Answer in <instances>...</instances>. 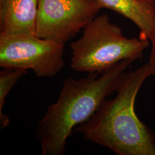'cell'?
<instances>
[{
    "mask_svg": "<svg viewBox=\"0 0 155 155\" xmlns=\"http://www.w3.org/2000/svg\"><path fill=\"white\" fill-rule=\"evenodd\" d=\"M151 75L145 63L122 75L113 100H106L86 122L74 129L84 139L118 155H155V139L137 116L134 104L139 90Z\"/></svg>",
    "mask_w": 155,
    "mask_h": 155,
    "instance_id": "1",
    "label": "cell"
},
{
    "mask_svg": "<svg viewBox=\"0 0 155 155\" xmlns=\"http://www.w3.org/2000/svg\"><path fill=\"white\" fill-rule=\"evenodd\" d=\"M133 61L119 62L104 72L86 77L67 78L58 99L49 106L39 121L36 135L41 155H62L74 129L86 122L110 94L116 91L124 73Z\"/></svg>",
    "mask_w": 155,
    "mask_h": 155,
    "instance_id": "2",
    "label": "cell"
},
{
    "mask_svg": "<svg viewBox=\"0 0 155 155\" xmlns=\"http://www.w3.org/2000/svg\"><path fill=\"white\" fill-rule=\"evenodd\" d=\"M149 40L128 38L105 14L83 28L80 39L71 42L70 67L78 72L101 74L124 60L140 59Z\"/></svg>",
    "mask_w": 155,
    "mask_h": 155,
    "instance_id": "3",
    "label": "cell"
},
{
    "mask_svg": "<svg viewBox=\"0 0 155 155\" xmlns=\"http://www.w3.org/2000/svg\"><path fill=\"white\" fill-rule=\"evenodd\" d=\"M64 44L35 34H0V67L31 70L40 78L55 76L64 65Z\"/></svg>",
    "mask_w": 155,
    "mask_h": 155,
    "instance_id": "4",
    "label": "cell"
},
{
    "mask_svg": "<svg viewBox=\"0 0 155 155\" xmlns=\"http://www.w3.org/2000/svg\"><path fill=\"white\" fill-rule=\"evenodd\" d=\"M102 8L98 0H38L36 35L65 45Z\"/></svg>",
    "mask_w": 155,
    "mask_h": 155,
    "instance_id": "5",
    "label": "cell"
},
{
    "mask_svg": "<svg viewBox=\"0 0 155 155\" xmlns=\"http://www.w3.org/2000/svg\"><path fill=\"white\" fill-rule=\"evenodd\" d=\"M38 0H0V34H35Z\"/></svg>",
    "mask_w": 155,
    "mask_h": 155,
    "instance_id": "6",
    "label": "cell"
},
{
    "mask_svg": "<svg viewBox=\"0 0 155 155\" xmlns=\"http://www.w3.org/2000/svg\"><path fill=\"white\" fill-rule=\"evenodd\" d=\"M102 8L116 12L137 25L139 37L150 40L155 35V9L144 0H98Z\"/></svg>",
    "mask_w": 155,
    "mask_h": 155,
    "instance_id": "7",
    "label": "cell"
},
{
    "mask_svg": "<svg viewBox=\"0 0 155 155\" xmlns=\"http://www.w3.org/2000/svg\"><path fill=\"white\" fill-rule=\"evenodd\" d=\"M27 73V70L21 69L2 68L0 71V127L1 129L8 127L10 120L3 113L5 98L14 85Z\"/></svg>",
    "mask_w": 155,
    "mask_h": 155,
    "instance_id": "8",
    "label": "cell"
},
{
    "mask_svg": "<svg viewBox=\"0 0 155 155\" xmlns=\"http://www.w3.org/2000/svg\"><path fill=\"white\" fill-rule=\"evenodd\" d=\"M150 40L152 43V48L148 63L150 66L151 75L155 78V35Z\"/></svg>",
    "mask_w": 155,
    "mask_h": 155,
    "instance_id": "9",
    "label": "cell"
},
{
    "mask_svg": "<svg viewBox=\"0 0 155 155\" xmlns=\"http://www.w3.org/2000/svg\"><path fill=\"white\" fill-rule=\"evenodd\" d=\"M151 2L153 4V5L154 6L155 9V0H151Z\"/></svg>",
    "mask_w": 155,
    "mask_h": 155,
    "instance_id": "10",
    "label": "cell"
},
{
    "mask_svg": "<svg viewBox=\"0 0 155 155\" xmlns=\"http://www.w3.org/2000/svg\"><path fill=\"white\" fill-rule=\"evenodd\" d=\"M144 1H150V2H151V0H144Z\"/></svg>",
    "mask_w": 155,
    "mask_h": 155,
    "instance_id": "11",
    "label": "cell"
}]
</instances>
